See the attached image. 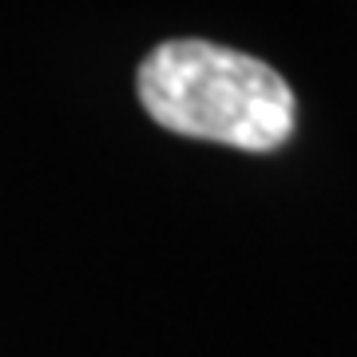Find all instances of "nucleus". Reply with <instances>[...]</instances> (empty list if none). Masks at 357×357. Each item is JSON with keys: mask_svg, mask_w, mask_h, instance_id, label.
I'll return each mask as SVG.
<instances>
[{"mask_svg": "<svg viewBox=\"0 0 357 357\" xmlns=\"http://www.w3.org/2000/svg\"><path fill=\"white\" fill-rule=\"evenodd\" d=\"M143 112L171 135L278 151L294 135V91L258 56L215 40H163L135 72Z\"/></svg>", "mask_w": 357, "mask_h": 357, "instance_id": "nucleus-1", "label": "nucleus"}]
</instances>
